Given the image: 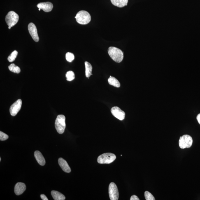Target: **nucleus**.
Instances as JSON below:
<instances>
[{
	"instance_id": "obj_1",
	"label": "nucleus",
	"mask_w": 200,
	"mask_h": 200,
	"mask_svg": "<svg viewBox=\"0 0 200 200\" xmlns=\"http://www.w3.org/2000/svg\"><path fill=\"white\" fill-rule=\"evenodd\" d=\"M108 53L111 59L115 62L120 63L123 60L124 53L120 49L115 47H110L108 49Z\"/></svg>"
},
{
	"instance_id": "obj_2",
	"label": "nucleus",
	"mask_w": 200,
	"mask_h": 200,
	"mask_svg": "<svg viewBox=\"0 0 200 200\" xmlns=\"http://www.w3.org/2000/svg\"><path fill=\"white\" fill-rule=\"evenodd\" d=\"M78 24H87L91 21V16L89 12L85 10L79 11L75 17Z\"/></svg>"
},
{
	"instance_id": "obj_3",
	"label": "nucleus",
	"mask_w": 200,
	"mask_h": 200,
	"mask_svg": "<svg viewBox=\"0 0 200 200\" xmlns=\"http://www.w3.org/2000/svg\"><path fill=\"white\" fill-rule=\"evenodd\" d=\"M65 117L62 115H58L55 122V127L59 134H62L66 128Z\"/></svg>"
},
{
	"instance_id": "obj_4",
	"label": "nucleus",
	"mask_w": 200,
	"mask_h": 200,
	"mask_svg": "<svg viewBox=\"0 0 200 200\" xmlns=\"http://www.w3.org/2000/svg\"><path fill=\"white\" fill-rule=\"evenodd\" d=\"M116 159V156L113 154L106 153L102 154L98 157L97 161L100 164H110Z\"/></svg>"
},
{
	"instance_id": "obj_5",
	"label": "nucleus",
	"mask_w": 200,
	"mask_h": 200,
	"mask_svg": "<svg viewBox=\"0 0 200 200\" xmlns=\"http://www.w3.org/2000/svg\"><path fill=\"white\" fill-rule=\"evenodd\" d=\"M193 143L192 137L188 135H185L180 137L179 140V146L180 148L183 149L190 148Z\"/></svg>"
},
{
	"instance_id": "obj_6",
	"label": "nucleus",
	"mask_w": 200,
	"mask_h": 200,
	"mask_svg": "<svg viewBox=\"0 0 200 200\" xmlns=\"http://www.w3.org/2000/svg\"><path fill=\"white\" fill-rule=\"evenodd\" d=\"M19 15L15 12L11 11L8 12L5 17V21L9 26L13 27L18 22Z\"/></svg>"
},
{
	"instance_id": "obj_7",
	"label": "nucleus",
	"mask_w": 200,
	"mask_h": 200,
	"mask_svg": "<svg viewBox=\"0 0 200 200\" xmlns=\"http://www.w3.org/2000/svg\"><path fill=\"white\" fill-rule=\"evenodd\" d=\"M109 194L111 200H118L119 194L117 186L113 182H111L109 187Z\"/></svg>"
},
{
	"instance_id": "obj_8",
	"label": "nucleus",
	"mask_w": 200,
	"mask_h": 200,
	"mask_svg": "<svg viewBox=\"0 0 200 200\" xmlns=\"http://www.w3.org/2000/svg\"><path fill=\"white\" fill-rule=\"evenodd\" d=\"M22 100L19 99L12 104L10 108V113L12 116H15L18 113L21 108Z\"/></svg>"
},
{
	"instance_id": "obj_9",
	"label": "nucleus",
	"mask_w": 200,
	"mask_h": 200,
	"mask_svg": "<svg viewBox=\"0 0 200 200\" xmlns=\"http://www.w3.org/2000/svg\"><path fill=\"white\" fill-rule=\"evenodd\" d=\"M111 112L114 117L120 120H124L125 117V113L118 107L115 106L112 108Z\"/></svg>"
},
{
	"instance_id": "obj_10",
	"label": "nucleus",
	"mask_w": 200,
	"mask_h": 200,
	"mask_svg": "<svg viewBox=\"0 0 200 200\" xmlns=\"http://www.w3.org/2000/svg\"><path fill=\"white\" fill-rule=\"evenodd\" d=\"M28 29L33 40L36 42L39 41V39L38 35L37 29L35 24L33 23H30L28 26Z\"/></svg>"
},
{
	"instance_id": "obj_11",
	"label": "nucleus",
	"mask_w": 200,
	"mask_h": 200,
	"mask_svg": "<svg viewBox=\"0 0 200 200\" xmlns=\"http://www.w3.org/2000/svg\"><path fill=\"white\" fill-rule=\"evenodd\" d=\"M37 7L44 11L48 12L52 11L53 8V5L50 2H42L38 3Z\"/></svg>"
},
{
	"instance_id": "obj_12",
	"label": "nucleus",
	"mask_w": 200,
	"mask_h": 200,
	"mask_svg": "<svg viewBox=\"0 0 200 200\" xmlns=\"http://www.w3.org/2000/svg\"><path fill=\"white\" fill-rule=\"evenodd\" d=\"M26 189L25 184L22 182H18L15 186V193L17 195H20L23 193Z\"/></svg>"
},
{
	"instance_id": "obj_13",
	"label": "nucleus",
	"mask_w": 200,
	"mask_h": 200,
	"mask_svg": "<svg viewBox=\"0 0 200 200\" xmlns=\"http://www.w3.org/2000/svg\"><path fill=\"white\" fill-rule=\"evenodd\" d=\"M58 163L60 166L62 168L63 171L66 173H69L71 172V168L65 159L62 158H59L58 159Z\"/></svg>"
},
{
	"instance_id": "obj_14",
	"label": "nucleus",
	"mask_w": 200,
	"mask_h": 200,
	"mask_svg": "<svg viewBox=\"0 0 200 200\" xmlns=\"http://www.w3.org/2000/svg\"><path fill=\"white\" fill-rule=\"evenodd\" d=\"M35 158L38 164L41 166H44L45 164V160L41 153L39 151L36 150L34 153Z\"/></svg>"
},
{
	"instance_id": "obj_15",
	"label": "nucleus",
	"mask_w": 200,
	"mask_h": 200,
	"mask_svg": "<svg viewBox=\"0 0 200 200\" xmlns=\"http://www.w3.org/2000/svg\"><path fill=\"white\" fill-rule=\"evenodd\" d=\"M112 4L119 8L127 6L128 0H110Z\"/></svg>"
},
{
	"instance_id": "obj_16",
	"label": "nucleus",
	"mask_w": 200,
	"mask_h": 200,
	"mask_svg": "<svg viewBox=\"0 0 200 200\" xmlns=\"http://www.w3.org/2000/svg\"><path fill=\"white\" fill-rule=\"evenodd\" d=\"M51 195L54 199L55 200H64L65 199V197L64 194L57 191H52Z\"/></svg>"
},
{
	"instance_id": "obj_17",
	"label": "nucleus",
	"mask_w": 200,
	"mask_h": 200,
	"mask_svg": "<svg viewBox=\"0 0 200 200\" xmlns=\"http://www.w3.org/2000/svg\"><path fill=\"white\" fill-rule=\"evenodd\" d=\"M85 75L86 77L89 78V77L92 75V67L90 63L86 62L85 63Z\"/></svg>"
},
{
	"instance_id": "obj_18",
	"label": "nucleus",
	"mask_w": 200,
	"mask_h": 200,
	"mask_svg": "<svg viewBox=\"0 0 200 200\" xmlns=\"http://www.w3.org/2000/svg\"><path fill=\"white\" fill-rule=\"evenodd\" d=\"M108 82L110 85L113 87H120V82L114 77L110 76V78L108 79Z\"/></svg>"
},
{
	"instance_id": "obj_19",
	"label": "nucleus",
	"mask_w": 200,
	"mask_h": 200,
	"mask_svg": "<svg viewBox=\"0 0 200 200\" xmlns=\"http://www.w3.org/2000/svg\"><path fill=\"white\" fill-rule=\"evenodd\" d=\"M9 69L11 72L13 73H19L20 72V68L18 66L16 65L15 64H10L8 67Z\"/></svg>"
},
{
	"instance_id": "obj_20",
	"label": "nucleus",
	"mask_w": 200,
	"mask_h": 200,
	"mask_svg": "<svg viewBox=\"0 0 200 200\" xmlns=\"http://www.w3.org/2000/svg\"><path fill=\"white\" fill-rule=\"evenodd\" d=\"M66 77L68 81H72L75 78L74 73L72 71H68L66 73Z\"/></svg>"
},
{
	"instance_id": "obj_21",
	"label": "nucleus",
	"mask_w": 200,
	"mask_h": 200,
	"mask_svg": "<svg viewBox=\"0 0 200 200\" xmlns=\"http://www.w3.org/2000/svg\"><path fill=\"white\" fill-rule=\"evenodd\" d=\"M17 54H18V52H17V50L14 51L9 56L8 58V61L10 62H13L14 61H15L16 58Z\"/></svg>"
},
{
	"instance_id": "obj_22",
	"label": "nucleus",
	"mask_w": 200,
	"mask_h": 200,
	"mask_svg": "<svg viewBox=\"0 0 200 200\" xmlns=\"http://www.w3.org/2000/svg\"><path fill=\"white\" fill-rule=\"evenodd\" d=\"M66 59L68 62H71L75 59V56L72 53L68 52L66 54Z\"/></svg>"
},
{
	"instance_id": "obj_23",
	"label": "nucleus",
	"mask_w": 200,
	"mask_h": 200,
	"mask_svg": "<svg viewBox=\"0 0 200 200\" xmlns=\"http://www.w3.org/2000/svg\"><path fill=\"white\" fill-rule=\"evenodd\" d=\"M145 197L146 200H155V198L153 195L148 191H146L145 192Z\"/></svg>"
},
{
	"instance_id": "obj_24",
	"label": "nucleus",
	"mask_w": 200,
	"mask_h": 200,
	"mask_svg": "<svg viewBox=\"0 0 200 200\" xmlns=\"http://www.w3.org/2000/svg\"><path fill=\"white\" fill-rule=\"evenodd\" d=\"M9 138V136L5 134V133H3L2 131H0V140L1 141H5L8 139Z\"/></svg>"
},
{
	"instance_id": "obj_25",
	"label": "nucleus",
	"mask_w": 200,
	"mask_h": 200,
	"mask_svg": "<svg viewBox=\"0 0 200 200\" xmlns=\"http://www.w3.org/2000/svg\"><path fill=\"white\" fill-rule=\"evenodd\" d=\"M131 200H139V198H138L137 196L136 195L131 196Z\"/></svg>"
},
{
	"instance_id": "obj_26",
	"label": "nucleus",
	"mask_w": 200,
	"mask_h": 200,
	"mask_svg": "<svg viewBox=\"0 0 200 200\" xmlns=\"http://www.w3.org/2000/svg\"><path fill=\"white\" fill-rule=\"evenodd\" d=\"M41 199L43 200H48V198H47L46 196H45V194H42L41 195Z\"/></svg>"
},
{
	"instance_id": "obj_27",
	"label": "nucleus",
	"mask_w": 200,
	"mask_h": 200,
	"mask_svg": "<svg viewBox=\"0 0 200 200\" xmlns=\"http://www.w3.org/2000/svg\"><path fill=\"white\" fill-rule=\"evenodd\" d=\"M196 119H197L198 122L200 124V113L197 115V117H196Z\"/></svg>"
},
{
	"instance_id": "obj_28",
	"label": "nucleus",
	"mask_w": 200,
	"mask_h": 200,
	"mask_svg": "<svg viewBox=\"0 0 200 200\" xmlns=\"http://www.w3.org/2000/svg\"><path fill=\"white\" fill-rule=\"evenodd\" d=\"M11 26H9L8 28L9 29H11Z\"/></svg>"
},
{
	"instance_id": "obj_29",
	"label": "nucleus",
	"mask_w": 200,
	"mask_h": 200,
	"mask_svg": "<svg viewBox=\"0 0 200 200\" xmlns=\"http://www.w3.org/2000/svg\"><path fill=\"white\" fill-rule=\"evenodd\" d=\"M41 9L39 8V11H40V10H41Z\"/></svg>"
},
{
	"instance_id": "obj_30",
	"label": "nucleus",
	"mask_w": 200,
	"mask_h": 200,
	"mask_svg": "<svg viewBox=\"0 0 200 200\" xmlns=\"http://www.w3.org/2000/svg\"><path fill=\"white\" fill-rule=\"evenodd\" d=\"M1 157H0V161H1Z\"/></svg>"
}]
</instances>
